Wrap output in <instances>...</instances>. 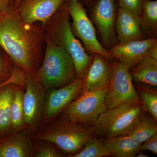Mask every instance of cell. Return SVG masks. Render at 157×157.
I'll list each match as a JSON object with an SVG mask.
<instances>
[{
    "mask_svg": "<svg viewBox=\"0 0 157 157\" xmlns=\"http://www.w3.org/2000/svg\"><path fill=\"white\" fill-rule=\"evenodd\" d=\"M53 143L46 140H37L34 157H63L62 152Z\"/></svg>",
    "mask_w": 157,
    "mask_h": 157,
    "instance_id": "obj_26",
    "label": "cell"
},
{
    "mask_svg": "<svg viewBox=\"0 0 157 157\" xmlns=\"http://www.w3.org/2000/svg\"><path fill=\"white\" fill-rule=\"evenodd\" d=\"M136 155L135 156V157H148V156L146 154H144L142 153H140V152L138 153L137 154V155Z\"/></svg>",
    "mask_w": 157,
    "mask_h": 157,
    "instance_id": "obj_31",
    "label": "cell"
},
{
    "mask_svg": "<svg viewBox=\"0 0 157 157\" xmlns=\"http://www.w3.org/2000/svg\"><path fill=\"white\" fill-rule=\"evenodd\" d=\"M113 60L112 78L105 100L107 109L128 103L140 104L129 69L117 60Z\"/></svg>",
    "mask_w": 157,
    "mask_h": 157,
    "instance_id": "obj_9",
    "label": "cell"
},
{
    "mask_svg": "<svg viewBox=\"0 0 157 157\" xmlns=\"http://www.w3.org/2000/svg\"><path fill=\"white\" fill-rule=\"evenodd\" d=\"M157 45L156 38H146L143 40L119 42L108 51L113 59L117 60L130 70L144 59L149 56L152 49Z\"/></svg>",
    "mask_w": 157,
    "mask_h": 157,
    "instance_id": "obj_12",
    "label": "cell"
},
{
    "mask_svg": "<svg viewBox=\"0 0 157 157\" xmlns=\"http://www.w3.org/2000/svg\"><path fill=\"white\" fill-rule=\"evenodd\" d=\"M68 9L73 20V33L81 40L85 48L91 54H98L111 61L109 52L102 46L97 37L94 27L80 0H67Z\"/></svg>",
    "mask_w": 157,
    "mask_h": 157,
    "instance_id": "obj_7",
    "label": "cell"
},
{
    "mask_svg": "<svg viewBox=\"0 0 157 157\" xmlns=\"http://www.w3.org/2000/svg\"><path fill=\"white\" fill-rule=\"evenodd\" d=\"M46 44L40 23L24 22L16 8L0 15V46L26 74L34 75L42 64Z\"/></svg>",
    "mask_w": 157,
    "mask_h": 157,
    "instance_id": "obj_1",
    "label": "cell"
},
{
    "mask_svg": "<svg viewBox=\"0 0 157 157\" xmlns=\"http://www.w3.org/2000/svg\"><path fill=\"white\" fill-rule=\"evenodd\" d=\"M144 112L141 103L121 104L101 113L93 128L106 139L125 135Z\"/></svg>",
    "mask_w": 157,
    "mask_h": 157,
    "instance_id": "obj_5",
    "label": "cell"
},
{
    "mask_svg": "<svg viewBox=\"0 0 157 157\" xmlns=\"http://www.w3.org/2000/svg\"><path fill=\"white\" fill-rule=\"evenodd\" d=\"M25 88L17 87L14 93L11 107V132L25 128L24 123L23 98Z\"/></svg>",
    "mask_w": 157,
    "mask_h": 157,
    "instance_id": "obj_22",
    "label": "cell"
},
{
    "mask_svg": "<svg viewBox=\"0 0 157 157\" xmlns=\"http://www.w3.org/2000/svg\"><path fill=\"white\" fill-rule=\"evenodd\" d=\"M46 90L33 75L26 74L23 98L25 128L35 135L42 124Z\"/></svg>",
    "mask_w": 157,
    "mask_h": 157,
    "instance_id": "obj_8",
    "label": "cell"
},
{
    "mask_svg": "<svg viewBox=\"0 0 157 157\" xmlns=\"http://www.w3.org/2000/svg\"><path fill=\"white\" fill-rule=\"evenodd\" d=\"M87 2H89L93 3V4H94V3L96 2V0H86Z\"/></svg>",
    "mask_w": 157,
    "mask_h": 157,
    "instance_id": "obj_33",
    "label": "cell"
},
{
    "mask_svg": "<svg viewBox=\"0 0 157 157\" xmlns=\"http://www.w3.org/2000/svg\"><path fill=\"white\" fill-rule=\"evenodd\" d=\"M144 113L126 134L140 144L157 134V121Z\"/></svg>",
    "mask_w": 157,
    "mask_h": 157,
    "instance_id": "obj_21",
    "label": "cell"
},
{
    "mask_svg": "<svg viewBox=\"0 0 157 157\" xmlns=\"http://www.w3.org/2000/svg\"><path fill=\"white\" fill-rule=\"evenodd\" d=\"M67 0L62 4L45 25L46 36L56 45L66 51L72 58L77 78H84L92 56L86 53L73 33Z\"/></svg>",
    "mask_w": 157,
    "mask_h": 157,
    "instance_id": "obj_2",
    "label": "cell"
},
{
    "mask_svg": "<svg viewBox=\"0 0 157 157\" xmlns=\"http://www.w3.org/2000/svg\"><path fill=\"white\" fill-rule=\"evenodd\" d=\"M115 32L119 42L146 39L141 29L140 18L131 11L119 7L116 20Z\"/></svg>",
    "mask_w": 157,
    "mask_h": 157,
    "instance_id": "obj_16",
    "label": "cell"
},
{
    "mask_svg": "<svg viewBox=\"0 0 157 157\" xmlns=\"http://www.w3.org/2000/svg\"><path fill=\"white\" fill-rule=\"evenodd\" d=\"M36 141L27 128L0 138V157H34Z\"/></svg>",
    "mask_w": 157,
    "mask_h": 157,
    "instance_id": "obj_14",
    "label": "cell"
},
{
    "mask_svg": "<svg viewBox=\"0 0 157 157\" xmlns=\"http://www.w3.org/2000/svg\"><path fill=\"white\" fill-rule=\"evenodd\" d=\"M108 89L107 86L82 92L61 114L83 125L94 124L107 109L105 100Z\"/></svg>",
    "mask_w": 157,
    "mask_h": 157,
    "instance_id": "obj_6",
    "label": "cell"
},
{
    "mask_svg": "<svg viewBox=\"0 0 157 157\" xmlns=\"http://www.w3.org/2000/svg\"><path fill=\"white\" fill-rule=\"evenodd\" d=\"M18 66L0 46V84L8 81L12 77Z\"/></svg>",
    "mask_w": 157,
    "mask_h": 157,
    "instance_id": "obj_25",
    "label": "cell"
},
{
    "mask_svg": "<svg viewBox=\"0 0 157 157\" xmlns=\"http://www.w3.org/2000/svg\"><path fill=\"white\" fill-rule=\"evenodd\" d=\"M108 153L104 147V140L95 136L90 138L81 150L70 157H108Z\"/></svg>",
    "mask_w": 157,
    "mask_h": 157,
    "instance_id": "obj_24",
    "label": "cell"
},
{
    "mask_svg": "<svg viewBox=\"0 0 157 157\" xmlns=\"http://www.w3.org/2000/svg\"><path fill=\"white\" fill-rule=\"evenodd\" d=\"M33 75L46 90L67 85L77 78L70 55L52 42L46 35L43 60Z\"/></svg>",
    "mask_w": 157,
    "mask_h": 157,
    "instance_id": "obj_4",
    "label": "cell"
},
{
    "mask_svg": "<svg viewBox=\"0 0 157 157\" xmlns=\"http://www.w3.org/2000/svg\"><path fill=\"white\" fill-rule=\"evenodd\" d=\"M18 86L10 83L0 88V138L12 132L11 104L14 93Z\"/></svg>",
    "mask_w": 157,
    "mask_h": 157,
    "instance_id": "obj_18",
    "label": "cell"
},
{
    "mask_svg": "<svg viewBox=\"0 0 157 157\" xmlns=\"http://www.w3.org/2000/svg\"><path fill=\"white\" fill-rule=\"evenodd\" d=\"M117 10L115 0H96L92 16L102 46L108 50L117 44L115 22Z\"/></svg>",
    "mask_w": 157,
    "mask_h": 157,
    "instance_id": "obj_11",
    "label": "cell"
},
{
    "mask_svg": "<svg viewBox=\"0 0 157 157\" xmlns=\"http://www.w3.org/2000/svg\"><path fill=\"white\" fill-rule=\"evenodd\" d=\"M84 80L77 78L70 84L46 90L42 124L49 123L60 115L83 91Z\"/></svg>",
    "mask_w": 157,
    "mask_h": 157,
    "instance_id": "obj_10",
    "label": "cell"
},
{
    "mask_svg": "<svg viewBox=\"0 0 157 157\" xmlns=\"http://www.w3.org/2000/svg\"><path fill=\"white\" fill-rule=\"evenodd\" d=\"M136 90L140 98L144 112H147L157 121V92L144 86L139 85Z\"/></svg>",
    "mask_w": 157,
    "mask_h": 157,
    "instance_id": "obj_23",
    "label": "cell"
},
{
    "mask_svg": "<svg viewBox=\"0 0 157 157\" xmlns=\"http://www.w3.org/2000/svg\"><path fill=\"white\" fill-rule=\"evenodd\" d=\"M66 0H21L16 7L24 22H39L45 28L51 17Z\"/></svg>",
    "mask_w": 157,
    "mask_h": 157,
    "instance_id": "obj_13",
    "label": "cell"
},
{
    "mask_svg": "<svg viewBox=\"0 0 157 157\" xmlns=\"http://www.w3.org/2000/svg\"><path fill=\"white\" fill-rule=\"evenodd\" d=\"M95 134L93 127L77 123L61 114L49 123L41 125L34 138L36 141L52 142L62 152L73 155L81 150Z\"/></svg>",
    "mask_w": 157,
    "mask_h": 157,
    "instance_id": "obj_3",
    "label": "cell"
},
{
    "mask_svg": "<svg viewBox=\"0 0 157 157\" xmlns=\"http://www.w3.org/2000/svg\"><path fill=\"white\" fill-rule=\"evenodd\" d=\"M141 29L146 38H156L157 34V0H144L140 16Z\"/></svg>",
    "mask_w": 157,
    "mask_h": 157,
    "instance_id": "obj_20",
    "label": "cell"
},
{
    "mask_svg": "<svg viewBox=\"0 0 157 157\" xmlns=\"http://www.w3.org/2000/svg\"><path fill=\"white\" fill-rule=\"evenodd\" d=\"M1 13H1V12H0V15H1Z\"/></svg>",
    "mask_w": 157,
    "mask_h": 157,
    "instance_id": "obj_34",
    "label": "cell"
},
{
    "mask_svg": "<svg viewBox=\"0 0 157 157\" xmlns=\"http://www.w3.org/2000/svg\"><path fill=\"white\" fill-rule=\"evenodd\" d=\"M144 0H117L119 7L131 11L140 18Z\"/></svg>",
    "mask_w": 157,
    "mask_h": 157,
    "instance_id": "obj_27",
    "label": "cell"
},
{
    "mask_svg": "<svg viewBox=\"0 0 157 157\" xmlns=\"http://www.w3.org/2000/svg\"><path fill=\"white\" fill-rule=\"evenodd\" d=\"M104 144L110 157H134L141 151L140 144L127 134L106 139Z\"/></svg>",
    "mask_w": 157,
    "mask_h": 157,
    "instance_id": "obj_17",
    "label": "cell"
},
{
    "mask_svg": "<svg viewBox=\"0 0 157 157\" xmlns=\"http://www.w3.org/2000/svg\"><path fill=\"white\" fill-rule=\"evenodd\" d=\"M10 83H13L17 85L20 86L21 84V78L20 76L17 74H14L12 77L10 79H9L8 81L5 82L4 83L0 84V88L6 85L10 84Z\"/></svg>",
    "mask_w": 157,
    "mask_h": 157,
    "instance_id": "obj_30",
    "label": "cell"
},
{
    "mask_svg": "<svg viewBox=\"0 0 157 157\" xmlns=\"http://www.w3.org/2000/svg\"><path fill=\"white\" fill-rule=\"evenodd\" d=\"M113 63L98 54L92 59L85 76L83 91L109 86L112 78Z\"/></svg>",
    "mask_w": 157,
    "mask_h": 157,
    "instance_id": "obj_15",
    "label": "cell"
},
{
    "mask_svg": "<svg viewBox=\"0 0 157 157\" xmlns=\"http://www.w3.org/2000/svg\"><path fill=\"white\" fill-rule=\"evenodd\" d=\"M21 1V0H15V2H14V6H15V8H16V7H17V6H18V4H19V3Z\"/></svg>",
    "mask_w": 157,
    "mask_h": 157,
    "instance_id": "obj_32",
    "label": "cell"
},
{
    "mask_svg": "<svg viewBox=\"0 0 157 157\" xmlns=\"http://www.w3.org/2000/svg\"><path fill=\"white\" fill-rule=\"evenodd\" d=\"M129 71L133 81L154 87L157 86V60L146 57Z\"/></svg>",
    "mask_w": 157,
    "mask_h": 157,
    "instance_id": "obj_19",
    "label": "cell"
},
{
    "mask_svg": "<svg viewBox=\"0 0 157 157\" xmlns=\"http://www.w3.org/2000/svg\"><path fill=\"white\" fill-rule=\"evenodd\" d=\"M140 149L143 151H149L154 154H157V134L151 136L140 144Z\"/></svg>",
    "mask_w": 157,
    "mask_h": 157,
    "instance_id": "obj_28",
    "label": "cell"
},
{
    "mask_svg": "<svg viewBox=\"0 0 157 157\" xmlns=\"http://www.w3.org/2000/svg\"><path fill=\"white\" fill-rule=\"evenodd\" d=\"M15 0H0V12L5 13L11 11L14 8Z\"/></svg>",
    "mask_w": 157,
    "mask_h": 157,
    "instance_id": "obj_29",
    "label": "cell"
}]
</instances>
